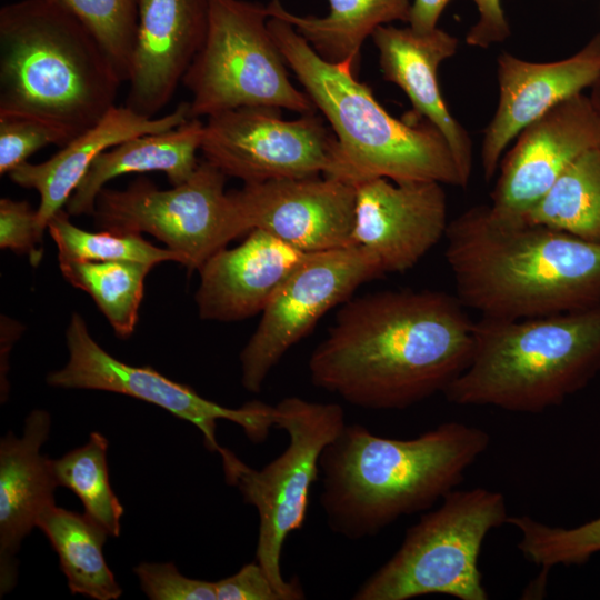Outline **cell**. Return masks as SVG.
<instances>
[{"label":"cell","instance_id":"cell-1","mask_svg":"<svg viewBox=\"0 0 600 600\" xmlns=\"http://www.w3.org/2000/svg\"><path fill=\"white\" fill-rule=\"evenodd\" d=\"M473 327L458 298L442 291L349 299L311 353L310 379L360 408L407 409L443 393L466 369Z\"/></svg>","mask_w":600,"mask_h":600},{"label":"cell","instance_id":"cell-2","mask_svg":"<svg viewBox=\"0 0 600 600\" xmlns=\"http://www.w3.org/2000/svg\"><path fill=\"white\" fill-rule=\"evenodd\" d=\"M456 297L480 317L517 320L600 306V243L472 207L449 221Z\"/></svg>","mask_w":600,"mask_h":600},{"label":"cell","instance_id":"cell-3","mask_svg":"<svg viewBox=\"0 0 600 600\" xmlns=\"http://www.w3.org/2000/svg\"><path fill=\"white\" fill-rule=\"evenodd\" d=\"M489 443L484 430L457 421L408 440L346 423L319 460L328 526L358 540L431 508L463 481Z\"/></svg>","mask_w":600,"mask_h":600},{"label":"cell","instance_id":"cell-4","mask_svg":"<svg viewBox=\"0 0 600 600\" xmlns=\"http://www.w3.org/2000/svg\"><path fill=\"white\" fill-rule=\"evenodd\" d=\"M90 31L51 0L0 10V114L36 118L72 140L114 104L122 83Z\"/></svg>","mask_w":600,"mask_h":600},{"label":"cell","instance_id":"cell-5","mask_svg":"<svg viewBox=\"0 0 600 600\" xmlns=\"http://www.w3.org/2000/svg\"><path fill=\"white\" fill-rule=\"evenodd\" d=\"M268 27L287 66L334 132L337 161L328 177L354 186L387 178L467 187L446 138L431 122L392 117L366 83L323 60L290 23L270 17Z\"/></svg>","mask_w":600,"mask_h":600},{"label":"cell","instance_id":"cell-6","mask_svg":"<svg viewBox=\"0 0 600 600\" xmlns=\"http://www.w3.org/2000/svg\"><path fill=\"white\" fill-rule=\"evenodd\" d=\"M600 371V306L517 320L480 317L466 369L443 394L458 406L537 413Z\"/></svg>","mask_w":600,"mask_h":600},{"label":"cell","instance_id":"cell-7","mask_svg":"<svg viewBox=\"0 0 600 600\" xmlns=\"http://www.w3.org/2000/svg\"><path fill=\"white\" fill-rule=\"evenodd\" d=\"M502 493L486 488L449 492L410 527L394 554L359 587L356 600H408L446 594L489 598L479 570L488 533L507 523Z\"/></svg>","mask_w":600,"mask_h":600},{"label":"cell","instance_id":"cell-8","mask_svg":"<svg viewBox=\"0 0 600 600\" xmlns=\"http://www.w3.org/2000/svg\"><path fill=\"white\" fill-rule=\"evenodd\" d=\"M207 3L206 37L182 79L192 94L189 118L254 106L316 112L309 96L289 80L269 31L267 6L246 0Z\"/></svg>","mask_w":600,"mask_h":600},{"label":"cell","instance_id":"cell-9","mask_svg":"<svg viewBox=\"0 0 600 600\" xmlns=\"http://www.w3.org/2000/svg\"><path fill=\"white\" fill-rule=\"evenodd\" d=\"M344 426V410L338 403L284 398L274 406V427L289 438L284 451L260 470L239 459L224 472L226 481L238 487L243 501L258 511L256 561L284 600L304 598L296 580L282 577L284 541L303 526L310 489L320 473V456Z\"/></svg>","mask_w":600,"mask_h":600},{"label":"cell","instance_id":"cell-10","mask_svg":"<svg viewBox=\"0 0 600 600\" xmlns=\"http://www.w3.org/2000/svg\"><path fill=\"white\" fill-rule=\"evenodd\" d=\"M226 174L207 160L192 176L161 190L138 178L123 190L103 188L92 213L103 230L147 232L162 241L189 271L247 231L236 202L224 191Z\"/></svg>","mask_w":600,"mask_h":600},{"label":"cell","instance_id":"cell-11","mask_svg":"<svg viewBox=\"0 0 600 600\" xmlns=\"http://www.w3.org/2000/svg\"><path fill=\"white\" fill-rule=\"evenodd\" d=\"M66 340L69 360L62 369L47 376L48 384L117 392L156 404L197 427L206 448L218 453L222 461L233 452L217 440L218 420L237 423L254 443L263 442L270 428L274 427V406L250 401L237 409L227 408L151 367H134L116 359L90 336L84 319L77 312L71 317Z\"/></svg>","mask_w":600,"mask_h":600},{"label":"cell","instance_id":"cell-12","mask_svg":"<svg viewBox=\"0 0 600 600\" xmlns=\"http://www.w3.org/2000/svg\"><path fill=\"white\" fill-rule=\"evenodd\" d=\"M382 274L378 259L360 246L308 253L270 298L240 353L243 388L260 392L287 351L307 337L328 311Z\"/></svg>","mask_w":600,"mask_h":600},{"label":"cell","instance_id":"cell-13","mask_svg":"<svg viewBox=\"0 0 600 600\" xmlns=\"http://www.w3.org/2000/svg\"><path fill=\"white\" fill-rule=\"evenodd\" d=\"M200 151L226 176L249 184L331 176L338 141L316 112L286 120L278 108L254 106L208 117Z\"/></svg>","mask_w":600,"mask_h":600},{"label":"cell","instance_id":"cell-14","mask_svg":"<svg viewBox=\"0 0 600 600\" xmlns=\"http://www.w3.org/2000/svg\"><path fill=\"white\" fill-rule=\"evenodd\" d=\"M599 144L600 122L589 96L562 101L528 124L500 160L491 213L519 222L570 164Z\"/></svg>","mask_w":600,"mask_h":600},{"label":"cell","instance_id":"cell-15","mask_svg":"<svg viewBox=\"0 0 600 600\" xmlns=\"http://www.w3.org/2000/svg\"><path fill=\"white\" fill-rule=\"evenodd\" d=\"M247 232L261 229L306 253L356 246V186L324 176L244 184L230 192Z\"/></svg>","mask_w":600,"mask_h":600},{"label":"cell","instance_id":"cell-16","mask_svg":"<svg viewBox=\"0 0 600 600\" xmlns=\"http://www.w3.org/2000/svg\"><path fill=\"white\" fill-rule=\"evenodd\" d=\"M448 223L446 193L437 181L373 178L356 184L352 238L384 273L414 267L444 238Z\"/></svg>","mask_w":600,"mask_h":600},{"label":"cell","instance_id":"cell-17","mask_svg":"<svg viewBox=\"0 0 600 600\" xmlns=\"http://www.w3.org/2000/svg\"><path fill=\"white\" fill-rule=\"evenodd\" d=\"M600 76V33L563 60L529 62L502 52L497 59L499 102L484 130L481 162L490 181L509 143L531 122L591 87Z\"/></svg>","mask_w":600,"mask_h":600},{"label":"cell","instance_id":"cell-18","mask_svg":"<svg viewBox=\"0 0 600 600\" xmlns=\"http://www.w3.org/2000/svg\"><path fill=\"white\" fill-rule=\"evenodd\" d=\"M207 0H139L126 106L153 118L173 97L200 50Z\"/></svg>","mask_w":600,"mask_h":600},{"label":"cell","instance_id":"cell-19","mask_svg":"<svg viewBox=\"0 0 600 600\" xmlns=\"http://www.w3.org/2000/svg\"><path fill=\"white\" fill-rule=\"evenodd\" d=\"M51 417L33 410L22 437L9 432L0 440V594L18 580L17 553L40 516L54 506L59 487L52 460L40 452L49 438Z\"/></svg>","mask_w":600,"mask_h":600},{"label":"cell","instance_id":"cell-20","mask_svg":"<svg viewBox=\"0 0 600 600\" xmlns=\"http://www.w3.org/2000/svg\"><path fill=\"white\" fill-rule=\"evenodd\" d=\"M307 254L264 230L252 229L241 244L218 250L199 269V317L228 322L262 312Z\"/></svg>","mask_w":600,"mask_h":600},{"label":"cell","instance_id":"cell-21","mask_svg":"<svg viewBox=\"0 0 600 600\" xmlns=\"http://www.w3.org/2000/svg\"><path fill=\"white\" fill-rule=\"evenodd\" d=\"M371 37L383 78L400 87L414 112L446 138L467 186L472 171V142L450 113L438 82V68L456 53L458 39L439 28L419 33L410 27L390 24L380 26Z\"/></svg>","mask_w":600,"mask_h":600},{"label":"cell","instance_id":"cell-22","mask_svg":"<svg viewBox=\"0 0 600 600\" xmlns=\"http://www.w3.org/2000/svg\"><path fill=\"white\" fill-rule=\"evenodd\" d=\"M189 119V102H181L172 112L158 118L140 114L126 104L113 106L94 126L70 140L51 158L40 163L24 162L9 177L16 184L39 193L37 219L43 233L98 156L130 138L167 131Z\"/></svg>","mask_w":600,"mask_h":600},{"label":"cell","instance_id":"cell-23","mask_svg":"<svg viewBox=\"0 0 600 600\" xmlns=\"http://www.w3.org/2000/svg\"><path fill=\"white\" fill-rule=\"evenodd\" d=\"M204 123L189 119L161 132L130 138L96 158L66 203L70 216L91 214L104 184L123 174L163 172L172 186L188 180L197 169Z\"/></svg>","mask_w":600,"mask_h":600},{"label":"cell","instance_id":"cell-24","mask_svg":"<svg viewBox=\"0 0 600 600\" xmlns=\"http://www.w3.org/2000/svg\"><path fill=\"white\" fill-rule=\"evenodd\" d=\"M324 17L298 16L281 0L267 4L269 17L290 23L323 60L359 73L363 42L377 28L410 20V0H327Z\"/></svg>","mask_w":600,"mask_h":600},{"label":"cell","instance_id":"cell-25","mask_svg":"<svg viewBox=\"0 0 600 600\" xmlns=\"http://www.w3.org/2000/svg\"><path fill=\"white\" fill-rule=\"evenodd\" d=\"M37 527L57 552L71 593L96 600L120 598L122 589L103 556L108 533L101 527L84 513L56 504L40 516Z\"/></svg>","mask_w":600,"mask_h":600},{"label":"cell","instance_id":"cell-26","mask_svg":"<svg viewBox=\"0 0 600 600\" xmlns=\"http://www.w3.org/2000/svg\"><path fill=\"white\" fill-rule=\"evenodd\" d=\"M519 222L600 243V147L580 156Z\"/></svg>","mask_w":600,"mask_h":600},{"label":"cell","instance_id":"cell-27","mask_svg":"<svg viewBox=\"0 0 600 600\" xmlns=\"http://www.w3.org/2000/svg\"><path fill=\"white\" fill-rule=\"evenodd\" d=\"M60 270L73 287L89 293L116 334H132L151 266L134 261H60Z\"/></svg>","mask_w":600,"mask_h":600},{"label":"cell","instance_id":"cell-28","mask_svg":"<svg viewBox=\"0 0 600 600\" xmlns=\"http://www.w3.org/2000/svg\"><path fill=\"white\" fill-rule=\"evenodd\" d=\"M107 450V438L92 432L86 444L52 460V469L58 484L80 499L84 514L108 536L118 537L124 510L109 482Z\"/></svg>","mask_w":600,"mask_h":600},{"label":"cell","instance_id":"cell-29","mask_svg":"<svg viewBox=\"0 0 600 600\" xmlns=\"http://www.w3.org/2000/svg\"><path fill=\"white\" fill-rule=\"evenodd\" d=\"M62 209L48 222L47 229L58 249V261H134L152 268L164 261L179 262L168 248H158L141 233L117 230L89 232L71 223Z\"/></svg>","mask_w":600,"mask_h":600},{"label":"cell","instance_id":"cell-30","mask_svg":"<svg viewBox=\"0 0 600 600\" xmlns=\"http://www.w3.org/2000/svg\"><path fill=\"white\" fill-rule=\"evenodd\" d=\"M520 532L518 549L530 562L551 568L584 563L600 552V517L574 528L551 527L529 516H509Z\"/></svg>","mask_w":600,"mask_h":600},{"label":"cell","instance_id":"cell-31","mask_svg":"<svg viewBox=\"0 0 600 600\" xmlns=\"http://www.w3.org/2000/svg\"><path fill=\"white\" fill-rule=\"evenodd\" d=\"M77 18L128 81L134 48L139 0H51Z\"/></svg>","mask_w":600,"mask_h":600},{"label":"cell","instance_id":"cell-32","mask_svg":"<svg viewBox=\"0 0 600 600\" xmlns=\"http://www.w3.org/2000/svg\"><path fill=\"white\" fill-rule=\"evenodd\" d=\"M69 142L58 128L42 120L12 114H0V174L10 173L38 150Z\"/></svg>","mask_w":600,"mask_h":600},{"label":"cell","instance_id":"cell-33","mask_svg":"<svg viewBox=\"0 0 600 600\" xmlns=\"http://www.w3.org/2000/svg\"><path fill=\"white\" fill-rule=\"evenodd\" d=\"M133 571L151 600H217L214 582L188 578L172 562H142Z\"/></svg>","mask_w":600,"mask_h":600},{"label":"cell","instance_id":"cell-34","mask_svg":"<svg viewBox=\"0 0 600 600\" xmlns=\"http://www.w3.org/2000/svg\"><path fill=\"white\" fill-rule=\"evenodd\" d=\"M42 236L33 210L27 201L9 198L0 200V248L10 249L19 254H29L32 266H38L42 250L37 244Z\"/></svg>","mask_w":600,"mask_h":600},{"label":"cell","instance_id":"cell-35","mask_svg":"<svg viewBox=\"0 0 600 600\" xmlns=\"http://www.w3.org/2000/svg\"><path fill=\"white\" fill-rule=\"evenodd\" d=\"M214 589L217 600H284L256 560L214 581Z\"/></svg>","mask_w":600,"mask_h":600},{"label":"cell","instance_id":"cell-36","mask_svg":"<svg viewBox=\"0 0 600 600\" xmlns=\"http://www.w3.org/2000/svg\"><path fill=\"white\" fill-rule=\"evenodd\" d=\"M478 10V20L466 36L469 46L489 48L506 41L510 27L501 6V0H472Z\"/></svg>","mask_w":600,"mask_h":600},{"label":"cell","instance_id":"cell-37","mask_svg":"<svg viewBox=\"0 0 600 600\" xmlns=\"http://www.w3.org/2000/svg\"><path fill=\"white\" fill-rule=\"evenodd\" d=\"M450 0H413L411 2L409 27L416 32L434 30L438 20Z\"/></svg>","mask_w":600,"mask_h":600},{"label":"cell","instance_id":"cell-38","mask_svg":"<svg viewBox=\"0 0 600 600\" xmlns=\"http://www.w3.org/2000/svg\"><path fill=\"white\" fill-rule=\"evenodd\" d=\"M21 326L8 317L1 319V402L7 400L9 386L7 380L9 349L21 333Z\"/></svg>","mask_w":600,"mask_h":600},{"label":"cell","instance_id":"cell-39","mask_svg":"<svg viewBox=\"0 0 600 600\" xmlns=\"http://www.w3.org/2000/svg\"><path fill=\"white\" fill-rule=\"evenodd\" d=\"M590 88H591V91H590L589 98L591 100V103L594 108V111L600 122V76L597 78V80L592 83Z\"/></svg>","mask_w":600,"mask_h":600}]
</instances>
